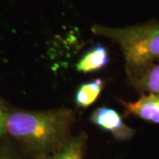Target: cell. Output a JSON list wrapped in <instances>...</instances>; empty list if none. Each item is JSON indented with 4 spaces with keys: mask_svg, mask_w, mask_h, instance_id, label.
Returning a JSON list of instances; mask_svg holds the SVG:
<instances>
[{
    "mask_svg": "<svg viewBox=\"0 0 159 159\" xmlns=\"http://www.w3.org/2000/svg\"><path fill=\"white\" fill-rule=\"evenodd\" d=\"M87 136L81 133L71 137L63 146L39 159H83Z\"/></svg>",
    "mask_w": 159,
    "mask_h": 159,
    "instance_id": "52a82bcc",
    "label": "cell"
},
{
    "mask_svg": "<svg viewBox=\"0 0 159 159\" xmlns=\"http://www.w3.org/2000/svg\"><path fill=\"white\" fill-rule=\"evenodd\" d=\"M0 159H20L15 150L7 142L0 140Z\"/></svg>",
    "mask_w": 159,
    "mask_h": 159,
    "instance_id": "9c48e42d",
    "label": "cell"
},
{
    "mask_svg": "<svg viewBox=\"0 0 159 159\" xmlns=\"http://www.w3.org/2000/svg\"><path fill=\"white\" fill-rule=\"evenodd\" d=\"M104 82L100 79L83 83L77 89L75 95V102L77 107L86 108L94 104L102 92Z\"/></svg>",
    "mask_w": 159,
    "mask_h": 159,
    "instance_id": "ba28073f",
    "label": "cell"
},
{
    "mask_svg": "<svg viewBox=\"0 0 159 159\" xmlns=\"http://www.w3.org/2000/svg\"><path fill=\"white\" fill-rule=\"evenodd\" d=\"M126 115H134L148 122L159 124V94L142 95L136 102L122 101Z\"/></svg>",
    "mask_w": 159,
    "mask_h": 159,
    "instance_id": "5b68a950",
    "label": "cell"
},
{
    "mask_svg": "<svg viewBox=\"0 0 159 159\" xmlns=\"http://www.w3.org/2000/svg\"><path fill=\"white\" fill-rule=\"evenodd\" d=\"M7 109L0 100V140L2 139L3 136L7 133Z\"/></svg>",
    "mask_w": 159,
    "mask_h": 159,
    "instance_id": "30bf717a",
    "label": "cell"
},
{
    "mask_svg": "<svg viewBox=\"0 0 159 159\" xmlns=\"http://www.w3.org/2000/svg\"><path fill=\"white\" fill-rule=\"evenodd\" d=\"M108 50L98 44L87 51L76 63V69L80 72L91 73L105 68L109 63Z\"/></svg>",
    "mask_w": 159,
    "mask_h": 159,
    "instance_id": "8992f818",
    "label": "cell"
},
{
    "mask_svg": "<svg viewBox=\"0 0 159 159\" xmlns=\"http://www.w3.org/2000/svg\"><path fill=\"white\" fill-rule=\"evenodd\" d=\"M74 111L7 110V133L27 152L41 158L55 152L71 138Z\"/></svg>",
    "mask_w": 159,
    "mask_h": 159,
    "instance_id": "6da1fadb",
    "label": "cell"
},
{
    "mask_svg": "<svg viewBox=\"0 0 159 159\" xmlns=\"http://www.w3.org/2000/svg\"><path fill=\"white\" fill-rule=\"evenodd\" d=\"M90 120L102 130L111 133L116 140H128L135 134L134 129L125 124L122 117L114 109L106 107L95 109L91 115Z\"/></svg>",
    "mask_w": 159,
    "mask_h": 159,
    "instance_id": "3957f363",
    "label": "cell"
},
{
    "mask_svg": "<svg viewBox=\"0 0 159 159\" xmlns=\"http://www.w3.org/2000/svg\"><path fill=\"white\" fill-rule=\"evenodd\" d=\"M96 30L120 44L128 67L138 66L159 59L158 23L117 30L99 27Z\"/></svg>",
    "mask_w": 159,
    "mask_h": 159,
    "instance_id": "7a4b0ae2",
    "label": "cell"
},
{
    "mask_svg": "<svg viewBox=\"0 0 159 159\" xmlns=\"http://www.w3.org/2000/svg\"><path fill=\"white\" fill-rule=\"evenodd\" d=\"M128 70L135 88L146 94H159V59Z\"/></svg>",
    "mask_w": 159,
    "mask_h": 159,
    "instance_id": "277c9868",
    "label": "cell"
}]
</instances>
